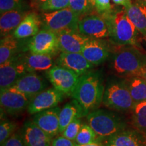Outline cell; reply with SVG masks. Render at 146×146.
Listing matches in <instances>:
<instances>
[{
	"mask_svg": "<svg viewBox=\"0 0 146 146\" xmlns=\"http://www.w3.org/2000/svg\"><path fill=\"white\" fill-rule=\"evenodd\" d=\"M104 93L100 73L90 70L80 76L72 96L81 105L85 116H87L103 101Z\"/></svg>",
	"mask_w": 146,
	"mask_h": 146,
	"instance_id": "cell-1",
	"label": "cell"
},
{
	"mask_svg": "<svg viewBox=\"0 0 146 146\" xmlns=\"http://www.w3.org/2000/svg\"><path fill=\"white\" fill-rule=\"evenodd\" d=\"M105 16L109 26V36L120 46H137V29L128 17L125 8L112 10Z\"/></svg>",
	"mask_w": 146,
	"mask_h": 146,
	"instance_id": "cell-2",
	"label": "cell"
},
{
	"mask_svg": "<svg viewBox=\"0 0 146 146\" xmlns=\"http://www.w3.org/2000/svg\"><path fill=\"white\" fill-rule=\"evenodd\" d=\"M146 65V55L137 46L128 45L120 49L113 58L112 68L118 75L123 77L139 74Z\"/></svg>",
	"mask_w": 146,
	"mask_h": 146,
	"instance_id": "cell-3",
	"label": "cell"
},
{
	"mask_svg": "<svg viewBox=\"0 0 146 146\" xmlns=\"http://www.w3.org/2000/svg\"><path fill=\"white\" fill-rule=\"evenodd\" d=\"M87 120L100 139H108L127 128L125 122L120 116L104 110H97L89 113Z\"/></svg>",
	"mask_w": 146,
	"mask_h": 146,
	"instance_id": "cell-4",
	"label": "cell"
},
{
	"mask_svg": "<svg viewBox=\"0 0 146 146\" xmlns=\"http://www.w3.org/2000/svg\"><path fill=\"white\" fill-rule=\"evenodd\" d=\"M103 102L107 108L119 112H131L135 102L123 81H112L104 89Z\"/></svg>",
	"mask_w": 146,
	"mask_h": 146,
	"instance_id": "cell-5",
	"label": "cell"
},
{
	"mask_svg": "<svg viewBox=\"0 0 146 146\" xmlns=\"http://www.w3.org/2000/svg\"><path fill=\"white\" fill-rule=\"evenodd\" d=\"M79 16L68 7L62 10L43 12L41 15L43 26L56 33L64 30L78 31Z\"/></svg>",
	"mask_w": 146,
	"mask_h": 146,
	"instance_id": "cell-6",
	"label": "cell"
},
{
	"mask_svg": "<svg viewBox=\"0 0 146 146\" xmlns=\"http://www.w3.org/2000/svg\"><path fill=\"white\" fill-rule=\"evenodd\" d=\"M47 78L54 88L62 93L64 96H72L74 92L80 75L68 68L57 66L48 70Z\"/></svg>",
	"mask_w": 146,
	"mask_h": 146,
	"instance_id": "cell-7",
	"label": "cell"
},
{
	"mask_svg": "<svg viewBox=\"0 0 146 146\" xmlns=\"http://www.w3.org/2000/svg\"><path fill=\"white\" fill-rule=\"evenodd\" d=\"M78 31L92 39H103L109 36V26L105 16L91 13L79 18Z\"/></svg>",
	"mask_w": 146,
	"mask_h": 146,
	"instance_id": "cell-8",
	"label": "cell"
},
{
	"mask_svg": "<svg viewBox=\"0 0 146 146\" xmlns=\"http://www.w3.org/2000/svg\"><path fill=\"white\" fill-rule=\"evenodd\" d=\"M30 101V98L13 87L1 89L0 104L1 111L7 114H20L28 108Z\"/></svg>",
	"mask_w": 146,
	"mask_h": 146,
	"instance_id": "cell-9",
	"label": "cell"
},
{
	"mask_svg": "<svg viewBox=\"0 0 146 146\" xmlns=\"http://www.w3.org/2000/svg\"><path fill=\"white\" fill-rule=\"evenodd\" d=\"M29 49L33 54H54L59 50L58 34L48 29H42L33 36Z\"/></svg>",
	"mask_w": 146,
	"mask_h": 146,
	"instance_id": "cell-10",
	"label": "cell"
},
{
	"mask_svg": "<svg viewBox=\"0 0 146 146\" xmlns=\"http://www.w3.org/2000/svg\"><path fill=\"white\" fill-rule=\"evenodd\" d=\"M64 97V95L62 93L55 88L45 89L31 100L27 110L30 114H36L56 107L62 101Z\"/></svg>",
	"mask_w": 146,
	"mask_h": 146,
	"instance_id": "cell-11",
	"label": "cell"
},
{
	"mask_svg": "<svg viewBox=\"0 0 146 146\" xmlns=\"http://www.w3.org/2000/svg\"><path fill=\"white\" fill-rule=\"evenodd\" d=\"M29 72L23 61L16 58L7 61L0 66V87L1 89L10 88L26 73Z\"/></svg>",
	"mask_w": 146,
	"mask_h": 146,
	"instance_id": "cell-12",
	"label": "cell"
},
{
	"mask_svg": "<svg viewBox=\"0 0 146 146\" xmlns=\"http://www.w3.org/2000/svg\"><path fill=\"white\" fill-rule=\"evenodd\" d=\"M59 50L62 52L81 53L84 46L91 39L78 31L64 30L58 33Z\"/></svg>",
	"mask_w": 146,
	"mask_h": 146,
	"instance_id": "cell-13",
	"label": "cell"
},
{
	"mask_svg": "<svg viewBox=\"0 0 146 146\" xmlns=\"http://www.w3.org/2000/svg\"><path fill=\"white\" fill-rule=\"evenodd\" d=\"M46 87L47 83L45 80L34 72H29L25 74L12 86L31 100L36 95L45 90Z\"/></svg>",
	"mask_w": 146,
	"mask_h": 146,
	"instance_id": "cell-14",
	"label": "cell"
},
{
	"mask_svg": "<svg viewBox=\"0 0 146 146\" xmlns=\"http://www.w3.org/2000/svg\"><path fill=\"white\" fill-rule=\"evenodd\" d=\"M60 110L61 109L59 107L56 106L42 111L35 114L33 121L51 138H53L60 133L59 114Z\"/></svg>",
	"mask_w": 146,
	"mask_h": 146,
	"instance_id": "cell-15",
	"label": "cell"
},
{
	"mask_svg": "<svg viewBox=\"0 0 146 146\" xmlns=\"http://www.w3.org/2000/svg\"><path fill=\"white\" fill-rule=\"evenodd\" d=\"M21 136L25 146H52V138L33 121L23 125Z\"/></svg>",
	"mask_w": 146,
	"mask_h": 146,
	"instance_id": "cell-16",
	"label": "cell"
},
{
	"mask_svg": "<svg viewBox=\"0 0 146 146\" xmlns=\"http://www.w3.org/2000/svg\"><path fill=\"white\" fill-rule=\"evenodd\" d=\"M58 64L82 75L94 67L81 53L62 52L58 59Z\"/></svg>",
	"mask_w": 146,
	"mask_h": 146,
	"instance_id": "cell-17",
	"label": "cell"
},
{
	"mask_svg": "<svg viewBox=\"0 0 146 146\" xmlns=\"http://www.w3.org/2000/svg\"><path fill=\"white\" fill-rule=\"evenodd\" d=\"M106 146H146V137L135 129H124L106 139Z\"/></svg>",
	"mask_w": 146,
	"mask_h": 146,
	"instance_id": "cell-18",
	"label": "cell"
},
{
	"mask_svg": "<svg viewBox=\"0 0 146 146\" xmlns=\"http://www.w3.org/2000/svg\"><path fill=\"white\" fill-rule=\"evenodd\" d=\"M81 54L89 62L94 65H98L107 59L109 56V50L103 42L91 38L84 46Z\"/></svg>",
	"mask_w": 146,
	"mask_h": 146,
	"instance_id": "cell-19",
	"label": "cell"
},
{
	"mask_svg": "<svg viewBox=\"0 0 146 146\" xmlns=\"http://www.w3.org/2000/svg\"><path fill=\"white\" fill-rule=\"evenodd\" d=\"M41 25V18L38 14L34 12L28 13L14 31L13 36L17 39L33 36L39 31Z\"/></svg>",
	"mask_w": 146,
	"mask_h": 146,
	"instance_id": "cell-20",
	"label": "cell"
},
{
	"mask_svg": "<svg viewBox=\"0 0 146 146\" xmlns=\"http://www.w3.org/2000/svg\"><path fill=\"white\" fill-rule=\"evenodd\" d=\"M85 116V114L83 108L76 100L74 99L68 103L66 104L60 110V112L59 133L62 134L66 127L73 120L77 118H81Z\"/></svg>",
	"mask_w": 146,
	"mask_h": 146,
	"instance_id": "cell-21",
	"label": "cell"
},
{
	"mask_svg": "<svg viewBox=\"0 0 146 146\" xmlns=\"http://www.w3.org/2000/svg\"><path fill=\"white\" fill-rule=\"evenodd\" d=\"M131 21L144 36H146V5L137 2H131L124 7Z\"/></svg>",
	"mask_w": 146,
	"mask_h": 146,
	"instance_id": "cell-22",
	"label": "cell"
},
{
	"mask_svg": "<svg viewBox=\"0 0 146 146\" xmlns=\"http://www.w3.org/2000/svg\"><path fill=\"white\" fill-rule=\"evenodd\" d=\"M23 10H11L1 14L0 30L1 36H5L14 31L27 15Z\"/></svg>",
	"mask_w": 146,
	"mask_h": 146,
	"instance_id": "cell-23",
	"label": "cell"
},
{
	"mask_svg": "<svg viewBox=\"0 0 146 146\" xmlns=\"http://www.w3.org/2000/svg\"><path fill=\"white\" fill-rule=\"evenodd\" d=\"M133 100L135 103L146 101V80L139 74L124 77Z\"/></svg>",
	"mask_w": 146,
	"mask_h": 146,
	"instance_id": "cell-24",
	"label": "cell"
},
{
	"mask_svg": "<svg viewBox=\"0 0 146 146\" xmlns=\"http://www.w3.org/2000/svg\"><path fill=\"white\" fill-rule=\"evenodd\" d=\"M28 72L46 71L52 68L54 61L51 55L33 54L23 60Z\"/></svg>",
	"mask_w": 146,
	"mask_h": 146,
	"instance_id": "cell-25",
	"label": "cell"
},
{
	"mask_svg": "<svg viewBox=\"0 0 146 146\" xmlns=\"http://www.w3.org/2000/svg\"><path fill=\"white\" fill-rule=\"evenodd\" d=\"M131 112L133 128L146 137V101L136 103Z\"/></svg>",
	"mask_w": 146,
	"mask_h": 146,
	"instance_id": "cell-26",
	"label": "cell"
},
{
	"mask_svg": "<svg viewBox=\"0 0 146 146\" xmlns=\"http://www.w3.org/2000/svg\"><path fill=\"white\" fill-rule=\"evenodd\" d=\"M18 49V43L14 36L8 35L3 36L0 43V64L14 58Z\"/></svg>",
	"mask_w": 146,
	"mask_h": 146,
	"instance_id": "cell-27",
	"label": "cell"
},
{
	"mask_svg": "<svg viewBox=\"0 0 146 146\" xmlns=\"http://www.w3.org/2000/svg\"><path fill=\"white\" fill-rule=\"evenodd\" d=\"M99 139L98 135L89 124L83 123L82 124L81 129L74 141L78 145H85V144L98 141Z\"/></svg>",
	"mask_w": 146,
	"mask_h": 146,
	"instance_id": "cell-28",
	"label": "cell"
},
{
	"mask_svg": "<svg viewBox=\"0 0 146 146\" xmlns=\"http://www.w3.org/2000/svg\"><path fill=\"white\" fill-rule=\"evenodd\" d=\"M69 8L75 12L79 18L94 13V10H96L89 0H70Z\"/></svg>",
	"mask_w": 146,
	"mask_h": 146,
	"instance_id": "cell-29",
	"label": "cell"
},
{
	"mask_svg": "<svg viewBox=\"0 0 146 146\" xmlns=\"http://www.w3.org/2000/svg\"><path fill=\"white\" fill-rule=\"evenodd\" d=\"M82 126L81 120L79 118H75L73 120L69 125L66 127L64 131H63L62 135L68 139L72 141H75L76 136Z\"/></svg>",
	"mask_w": 146,
	"mask_h": 146,
	"instance_id": "cell-30",
	"label": "cell"
},
{
	"mask_svg": "<svg viewBox=\"0 0 146 146\" xmlns=\"http://www.w3.org/2000/svg\"><path fill=\"white\" fill-rule=\"evenodd\" d=\"M70 0H47L40 5L43 11H55L69 7Z\"/></svg>",
	"mask_w": 146,
	"mask_h": 146,
	"instance_id": "cell-31",
	"label": "cell"
},
{
	"mask_svg": "<svg viewBox=\"0 0 146 146\" xmlns=\"http://www.w3.org/2000/svg\"><path fill=\"white\" fill-rule=\"evenodd\" d=\"M16 124L8 120H3L0 125V143H4L14 133L16 129Z\"/></svg>",
	"mask_w": 146,
	"mask_h": 146,
	"instance_id": "cell-32",
	"label": "cell"
},
{
	"mask_svg": "<svg viewBox=\"0 0 146 146\" xmlns=\"http://www.w3.org/2000/svg\"><path fill=\"white\" fill-rule=\"evenodd\" d=\"M23 0H0L1 14L11 10H23Z\"/></svg>",
	"mask_w": 146,
	"mask_h": 146,
	"instance_id": "cell-33",
	"label": "cell"
},
{
	"mask_svg": "<svg viewBox=\"0 0 146 146\" xmlns=\"http://www.w3.org/2000/svg\"><path fill=\"white\" fill-rule=\"evenodd\" d=\"M96 12L101 15H106L112 10L110 0H96Z\"/></svg>",
	"mask_w": 146,
	"mask_h": 146,
	"instance_id": "cell-34",
	"label": "cell"
},
{
	"mask_svg": "<svg viewBox=\"0 0 146 146\" xmlns=\"http://www.w3.org/2000/svg\"><path fill=\"white\" fill-rule=\"evenodd\" d=\"M1 146H25L21 135L13 133Z\"/></svg>",
	"mask_w": 146,
	"mask_h": 146,
	"instance_id": "cell-35",
	"label": "cell"
},
{
	"mask_svg": "<svg viewBox=\"0 0 146 146\" xmlns=\"http://www.w3.org/2000/svg\"><path fill=\"white\" fill-rule=\"evenodd\" d=\"M73 141L68 139L65 137L58 136L52 141V146H75Z\"/></svg>",
	"mask_w": 146,
	"mask_h": 146,
	"instance_id": "cell-36",
	"label": "cell"
},
{
	"mask_svg": "<svg viewBox=\"0 0 146 146\" xmlns=\"http://www.w3.org/2000/svg\"><path fill=\"white\" fill-rule=\"evenodd\" d=\"M112 1L116 5H123L124 7L127 6L128 5H129L132 2L131 0H112Z\"/></svg>",
	"mask_w": 146,
	"mask_h": 146,
	"instance_id": "cell-37",
	"label": "cell"
},
{
	"mask_svg": "<svg viewBox=\"0 0 146 146\" xmlns=\"http://www.w3.org/2000/svg\"><path fill=\"white\" fill-rule=\"evenodd\" d=\"M75 146H104V145L101 142L96 141V142H94V143L85 144V145H78V144L76 143Z\"/></svg>",
	"mask_w": 146,
	"mask_h": 146,
	"instance_id": "cell-38",
	"label": "cell"
},
{
	"mask_svg": "<svg viewBox=\"0 0 146 146\" xmlns=\"http://www.w3.org/2000/svg\"><path fill=\"white\" fill-rule=\"evenodd\" d=\"M139 75H141V76H143V77L146 80V65L143 67V68L142 69V70L141 71V72L139 73Z\"/></svg>",
	"mask_w": 146,
	"mask_h": 146,
	"instance_id": "cell-39",
	"label": "cell"
},
{
	"mask_svg": "<svg viewBox=\"0 0 146 146\" xmlns=\"http://www.w3.org/2000/svg\"><path fill=\"white\" fill-rule=\"evenodd\" d=\"M47 1V0H34L35 3H37V4H39V5L42 4L43 3L45 2V1Z\"/></svg>",
	"mask_w": 146,
	"mask_h": 146,
	"instance_id": "cell-40",
	"label": "cell"
},
{
	"mask_svg": "<svg viewBox=\"0 0 146 146\" xmlns=\"http://www.w3.org/2000/svg\"><path fill=\"white\" fill-rule=\"evenodd\" d=\"M135 2H137L141 4L146 5V0H135Z\"/></svg>",
	"mask_w": 146,
	"mask_h": 146,
	"instance_id": "cell-41",
	"label": "cell"
},
{
	"mask_svg": "<svg viewBox=\"0 0 146 146\" xmlns=\"http://www.w3.org/2000/svg\"><path fill=\"white\" fill-rule=\"evenodd\" d=\"M89 1H90L93 6L96 8V0H89Z\"/></svg>",
	"mask_w": 146,
	"mask_h": 146,
	"instance_id": "cell-42",
	"label": "cell"
}]
</instances>
